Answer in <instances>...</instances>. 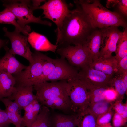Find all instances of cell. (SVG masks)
<instances>
[{
	"instance_id": "cell-1",
	"label": "cell",
	"mask_w": 127,
	"mask_h": 127,
	"mask_svg": "<svg viewBox=\"0 0 127 127\" xmlns=\"http://www.w3.org/2000/svg\"><path fill=\"white\" fill-rule=\"evenodd\" d=\"M95 28L82 10L77 6L64 20L56 45H82Z\"/></svg>"
},
{
	"instance_id": "cell-2",
	"label": "cell",
	"mask_w": 127,
	"mask_h": 127,
	"mask_svg": "<svg viewBox=\"0 0 127 127\" xmlns=\"http://www.w3.org/2000/svg\"><path fill=\"white\" fill-rule=\"evenodd\" d=\"M74 2L95 28L100 29L111 26L127 28L124 17L118 12L108 10L103 6L99 0H79Z\"/></svg>"
},
{
	"instance_id": "cell-3",
	"label": "cell",
	"mask_w": 127,
	"mask_h": 127,
	"mask_svg": "<svg viewBox=\"0 0 127 127\" xmlns=\"http://www.w3.org/2000/svg\"><path fill=\"white\" fill-rule=\"evenodd\" d=\"M3 6L11 11L15 15L17 22L23 28L31 29L29 23H33L51 26L52 23L41 20V16L36 17L33 14L30 1L26 0H8L4 1Z\"/></svg>"
},
{
	"instance_id": "cell-4",
	"label": "cell",
	"mask_w": 127,
	"mask_h": 127,
	"mask_svg": "<svg viewBox=\"0 0 127 127\" xmlns=\"http://www.w3.org/2000/svg\"><path fill=\"white\" fill-rule=\"evenodd\" d=\"M44 55L36 51L32 53L33 62L24 71L12 75L16 80L15 86H33L36 84L42 74Z\"/></svg>"
},
{
	"instance_id": "cell-5",
	"label": "cell",
	"mask_w": 127,
	"mask_h": 127,
	"mask_svg": "<svg viewBox=\"0 0 127 127\" xmlns=\"http://www.w3.org/2000/svg\"><path fill=\"white\" fill-rule=\"evenodd\" d=\"M31 8L33 11L38 9L43 10L44 17L50 19L56 24L57 39L63 23L71 11L66 1L61 0H49L41 6L35 8L31 6Z\"/></svg>"
},
{
	"instance_id": "cell-6",
	"label": "cell",
	"mask_w": 127,
	"mask_h": 127,
	"mask_svg": "<svg viewBox=\"0 0 127 127\" xmlns=\"http://www.w3.org/2000/svg\"><path fill=\"white\" fill-rule=\"evenodd\" d=\"M69 85L68 95L73 113L79 115L88 107V90L79 79L67 81Z\"/></svg>"
},
{
	"instance_id": "cell-7",
	"label": "cell",
	"mask_w": 127,
	"mask_h": 127,
	"mask_svg": "<svg viewBox=\"0 0 127 127\" xmlns=\"http://www.w3.org/2000/svg\"><path fill=\"white\" fill-rule=\"evenodd\" d=\"M36 91L37 100L41 104L51 98L60 96H68L69 89L67 81H45L33 86Z\"/></svg>"
},
{
	"instance_id": "cell-8",
	"label": "cell",
	"mask_w": 127,
	"mask_h": 127,
	"mask_svg": "<svg viewBox=\"0 0 127 127\" xmlns=\"http://www.w3.org/2000/svg\"><path fill=\"white\" fill-rule=\"evenodd\" d=\"M56 51L61 57L67 60L70 65L79 70L92 62L82 45L62 46L58 47Z\"/></svg>"
},
{
	"instance_id": "cell-9",
	"label": "cell",
	"mask_w": 127,
	"mask_h": 127,
	"mask_svg": "<svg viewBox=\"0 0 127 127\" xmlns=\"http://www.w3.org/2000/svg\"><path fill=\"white\" fill-rule=\"evenodd\" d=\"M114 77L95 69L90 65L79 70L78 79L88 90L111 86Z\"/></svg>"
},
{
	"instance_id": "cell-10",
	"label": "cell",
	"mask_w": 127,
	"mask_h": 127,
	"mask_svg": "<svg viewBox=\"0 0 127 127\" xmlns=\"http://www.w3.org/2000/svg\"><path fill=\"white\" fill-rule=\"evenodd\" d=\"M5 32V36L9 39L11 45L9 51L14 55H19L28 60L30 64L33 62L32 53L28 43V36L21 35L20 32L15 29L13 32L8 30L5 27L3 28Z\"/></svg>"
},
{
	"instance_id": "cell-11",
	"label": "cell",
	"mask_w": 127,
	"mask_h": 127,
	"mask_svg": "<svg viewBox=\"0 0 127 127\" xmlns=\"http://www.w3.org/2000/svg\"><path fill=\"white\" fill-rule=\"evenodd\" d=\"M118 27L111 26L100 29L101 33V44L99 57H110L115 52L117 42L123 32Z\"/></svg>"
},
{
	"instance_id": "cell-12",
	"label": "cell",
	"mask_w": 127,
	"mask_h": 127,
	"mask_svg": "<svg viewBox=\"0 0 127 127\" xmlns=\"http://www.w3.org/2000/svg\"><path fill=\"white\" fill-rule=\"evenodd\" d=\"M78 72L77 68L70 65L65 59L61 57L59 58L53 71L44 82L78 79Z\"/></svg>"
},
{
	"instance_id": "cell-13",
	"label": "cell",
	"mask_w": 127,
	"mask_h": 127,
	"mask_svg": "<svg viewBox=\"0 0 127 127\" xmlns=\"http://www.w3.org/2000/svg\"><path fill=\"white\" fill-rule=\"evenodd\" d=\"M6 53L0 59V72H4L12 75L17 74L26 68L24 65L15 58L9 51L6 46L4 47Z\"/></svg>"
},
{
	"instance_id": "cell-14",
	"label": "cell",
	"mask_w": 127,
	"mask_h": 127,
	"mask_svg": "<svg viewBox=\"0 0 127 127\" xmlns=\"http://www.w3.org/2000/svg\"><path fill=\"white\" fill-rule=\"evenodd\" d=\"M33 90L32 86H15L11 95L7 98L16 102L21 110L36 99Z\"/></svg>"
},
{
	"instance_id": "cell-15",
	"label": "cell",
	"mask_w": 127,
	"mask_h": 127,
	"mask_svg": "<svg viewBox=\"0 0 127 127\" xmlns=\"http://www.w3.org/2000/svg\"><path fill=\"white\" fill-rule=\"evenodd\" d=\"M101 44V32L97 28L91 33L82 45L92 62L99 57Z\"/></svg>"
},
{
	"instance_id": "cell-16",
	"label": "cell",
	"mask_w": 127,
	"mask_h": 127,
	"mask_svg": "<svg viewBox=\"0 0 127 127\" xmlns=\"http://www.w3.org/2000/svg\"><path fill=\"white\" fill-rule=\"evenodd\" d=\"M28 42L36 51H51L55 53L58 45L52 44L44 35L33 31L28 36Z\"/></svg>"
},
{
	"instance_id": "cell-17",
	"label": "cell",
	"mask_w": 127,
	"mask_h": 127,
	"mask_svg": "<svg viewBox=\"0 0 127 127\" xmlns=\"http://www.w3.org/2000/svg\"><path fill=\"white\" fill-rule=\"evenodd\" d=\"M118 62L115 56L107 58L99 57L90 65L93 68L113 77L117 70Z\"/></svg>"
},
{
	"instance_id": "cell-18",
	"label": "cell",
	"mask_w": 127,
	"mask_h": 127,
	"mask_svg": "<svg viewBox=\"0 0 127 127\" xmlns=\"http://www.w3.org/2000/svg\"><path fill=\"white\" fill-rule=\"evenodd\" d=\"M78 114H65L58 113H51V127H76L78 123Z\"/></svg>"
},
{
	"instance_id": "cell-19",
	"label": "cell",
	"mask_w": 127,
	"mask_h": 127,
	"mask_svg": "<svg viewBox=\"0 0 127 127\" xmlns=\"http://www.w3.org/2000/svg\"><path fill=\"white\" fill-rule=\"evenodd\" d=\"M16 83L15 79L12 75L0 72V100L11 95Z\"/></svg>"
},
{
	"instance_id": "cell-20",
	"label": "cell",
	"mask_w": 127,
	"mask_h": 127,
	"mask_svg": "<svg viewBox=\"0 0 127 127\" xmlns=\"http://www.w3.org/2000/svg\"><path fill=\"white\" fill-rule=\"evenodd\" d=\"M41 104L52 109H58L65 112H72L71 103L68 96L53 97L44 101Z\"/></svg>"
},
{
	"instance_id": "cell-21",
	"label": "cell",
	"mask_w": 127,
	"mask_h": 127,
	"mask_svg": "<svg viewBox=\"0 0 127 127\" xmlns=\"http://www.w3.org/2000/svg\"><path fill=\"white\" fill-rule=\"evenodd\" d=\"M16 18L13 14L9 9L5 8L0 12V24H6L12 25L15 27V29L22 32L25 35L28 36L30 32L31 29L23 28L16 21Z\"/></svg>"
},
{
	"instance_id": "cell-22",
	"label": "cell",
	"mask_w": 127,
	"mask_h": 127,
	"mask_svg": "<svg viewBox=\"0 0 127 127\" xmlns=\"http://www.w3.org/2000/svg\"><path fill=\"white\" fill-rule=\"evenodd\" d=\"M51 113L49 108L42 106L35 120L30 127H51Z\"/></svg>"
},
{
	"instance_id": "cell-23",
	"label": "cell",
	"mask_w": 127,
	"mask_h": 127,
	"mask_svg": "<svg viewBox=\"0 0 127 127\" xmlns=\"http://www.w3.org/2000/svg\"><path fill=\"white\" fill-rule=\"evenodd\" d=\"M112 102L103 100L89 104L85 111L97 118L99 116L107 112L111 107Z\"/></svg>"
},
{
	"instance_id": "cell-24",
	"label": "cell",
	"mask_w": 127,
	"mask_h": 127,
	"mask_svg": "<svg viewBox=\"0 0 127 127\" xmlns=\"http://www.w3.org/2000/svg\"><path fill=\"white\" fill-rule=\"evenodd\" d=\"M59 58L53 59L44 55L42 74L35 84L44 81L45 79L53 70Z\"/></svg>"
},
{
	"instance_id": "cell-25",
	"label": "cell",
	"mask_w": 127,
	"mask_h": 127,
	"mask_svg": "<svg viewBox=\"0 0 127 127\" xmlns=\"http://www.w3.org/2000/svg\"><path fill=\"white\" fill-rule=\"evenodd\" d=\"M115 57L118 62L127 56V28L124 29L117 42Z\"/></svg>"
},
{
	"instance_id": "cell-26",
	"label": "cell",
	"mask_w": 127,
	"mask_h": 127,
	"mask_svg": "<svg viewBox=\"0 0 127 127\" xmlns=\"http://www.w3.org/2000/svg\"><path fill=\"white\" fill-rule=\"evenodd\" d=\"M96 118L84 111L78 115L77 127H99L96 123Z\"/></svg>"
},
{
	"instance_id": "cell-27",
	"label": "cell",
	"mask_w": 127,
	"mask_h": 127,
	"mask_svg": "<svg viewBox=\"0 0 127 127\" xmlns=\"http://www.w3.org/2000/svg\"><path fill=\"white\" fill-rule=\"evenodd\" d=\"M111 85L114 88L117 94V97L116 101H122L125 94H127V88L121 77L116 75L114 77L111 81Z\"/></svg>"
},
{
	"instance_id": "cell-28",
	"label": "cell",
	"mask_w": 127,
	"mask_h": 127,
	"mask_svg": "<svg viewBox=\"0 0 127 127\" xmlns=\"http://www.w3.org/2000/svg\"><path fill=\"white\" fill-rule=\"evenodd\" d=\"M110 87L111 86H107L88 90L89 104L105 100L104 97L105 91Z\"/></svg>"
},
{
	"instance_id": "cell-29",
	"label": "cell",
	"mask_w": 127,
	"mask_h": 127,
	"mask_svg": "<svg viewBox=\"0 0 127 127\" xmlns=\"http://www.w3.org/2000/svg\"><path fill=\"white\" fill-rule=\"evenodd\" d=\"M40 109L38 106L34 105L32 111L25 112L22 118V126L30 127L35 120Z\"/></svg>"
},
{
	"instance_id": "cell-30",
	"label": "cell",
	"mask_w": 127,
	"mask_h": 127,
	"mask_svg": "<svg viewBox=\"0 0 127 127\" xmlns=\"http://www.w3.org/2000/svg\"><path fill=\"white\" fill-rule=\"evenodd\" d=\"M112 108L115 112L119 114L126 122L127 121V103H122V101H116L113 103Z\"/></svg>"
},
{
	"instance_id": "cell-31",
	"label": "cell",
	"mask_w": 127,
	"mask_h": 127,
	"mask_svg": "<svg viewBox=\"0 0 127 127\" xmlns=\"http://www.w3.org/2000/svg\"><path fill=\"white\" fill-rule=\"evenodd\" d=\"M115 112L112 106L107 112L98 116L96 120L98 126L100 127L109 123Z\"/></svg>"
},
{
	"instance_id": "cell-32",
	"label": "cell",
	"mask_w": 127,
	"mask_h": 127,
	"mask_svg": "<svg viewBox=\"0 0 127 127\" xmlns=\"http://www.w3.org/2000/svg\"><path fill=\"white\" fill-rule=\"evenodd\" d=\"M0 101L4 104L6 108L5 110L6 111L12 113H19V111L21 109L19 105L15 101H12L7 98H2Z\"/></svg>"
},
{
	"instance_id": "cell-33",
	"label": "cell",
	"mask_w": 127,
	"mask_h": 127,
	"mask_svg": "<svg viewBox=\"0 0 127 127\" xmlns=\"http://www.w3.org/2000/svg\"><path fill=\"white\" fill-rule=\"evenodd\" d=\"M6 111L11 123H12L15 127H23L22 126V118L19 113Z\"/></svg>"
},
{
	"instance_id": "cell-34",
	"label": "cell",
	"mask_w": 127,
	"mask_h": 127,
	"mask_svg": "<svg viewBox=\"0 0 127 127\" xmlns=\"http://www.w3.org/2000/svg\"><path fill=\"white\" fill-rule=\"evenodd\" d=\"M104 99L108 102L115 101L117 97V93L113 87H110L105 90L104 94Z\"/></svg>"
},
{
	"instance_id": "cell-35",
	"label": "cell",
	"mask_w": 127,
	"mask_h": 127,
	"mask_svg": "<svg viewBox=\"0 0 127 127\" xmlns=\"http://www.w3.org/2000/svg\"><path fill=\"white\" fill-rule=\"evenodd\" d=\"M126 73H127V56L118 62L117 70L115 75L120 76Z\"/></svg>"
},
{
	"instance_id": "cell-36",
	"label": "cell",
	"mask_w": 127,
	"mask_h": 127,
	"mask_svg": "<svg viewBox=\"0 0 127 127\" xmlns=\"http://www.w3.org/2000/svg\"><path fill=\"white\" fill-rule=\"evenodd\" d=\"M115 6H117L119 13L124 17L127 16V0H118Z\"/></svg>"
},
{
	"instance_id": "cell-37",
	"label": "cell",
	"mask_w": 127,
	"mask_h": 127,
	"mask_svg": "<svg viewBox=\"0 0 127 127\" xmlns=\"http://www.w3.org/2000/svg\"><path fill=\"white\" fill-rule=\"evenodd\" d=\"M112 118L113 124L114 127H121L126 125L127 122L120 115L115 112Z\"/></svg>"
},
{
	"instance_id": "cell-38",
	"label": "cell",
	"mask_w": 127,
	"mask_h": 127,
	"mask_svg": "<svg viewBox=\"0 0 127 127\" xmlns=\"http://www.w3.org/2000/svg\"><path fill=\"white\" fill-rule=\"evenodd\" d=\"M11 124L5 110L0 111V127H7Z\"/></svg>"
},
{
	"instance_id": "cell-39",
	"label": "cell",
	"mask_w": 127,
	"mask_h": 127,
	"mask_svg": "<svg viewBox=\"0 0 127 127\" xmlns=\"http://www.w3.org/2000/svg\"><path fill=\"white\" fill-rule=\"evenodd\" d=\"M118 0H107L106 2V7L107 8H111L115 6Z\"/></svg>"
},
{
	"instance_id": "cell-40",
	"label": "cell",
	"mask_w": 127,
	"mask_h": 127,
	"mask_svg": "<svg viewBox=\"0 0 127 127\" xmlns=\"http://www.w3.org/2000/svg\"><path fill=\"white\" fill-rule=\"evenodd\" d=\"M45 1V0H33V5L32 6L34 8L37 7L39 6L41 2Z\"/></svg>"
},
{
	"instance_id": "cell-41",
	"label": "cell",
	"mask_w": 127,
	"mask_h": 127,
	"mask_svg": "<svg viewBox=\"0 0 127 127\" xmlns=\"http://www.w3.org/2000/svg\"><path fill=\"white\" fill-rule=\"evenodd\" d=\"M119 76L123 81L126 87L127 88V73Z\"/></svg>"
},
{
	"instance_id": "cell-42",
	"label": "cell",
	"mask_w": 127,
	"mask_h": 127,
	"mask_svg": "<svg viewBox=\"0 0 127 127\" xmlns=\"http://www.w3.org/2000/svg\"><path fill=\"white\" fill-rule=\"evenodd\" d=\"M8 41L6 40H4L0 39V49L3 47L6 46Z\"/></svg>"
},
{
	"instance_id": "cell-43",
	"label": "cell",
	"mask_w": 127,
	"mask_h": 127,
	"mask_svg": "<svg viewBox=\"0 0 127 127\" xmlns=\"http://www.w3.org/2000/svg\"><path fill=\"white\" fill-rule=\"evenodd\" d=\"M100 127H113L111 126V123L109 122Z\"/></svg>"
},
{
	"instance_id": "cell-44",
	"label": "cell",
	"mask_w": 127,
	"mask_h": 127,
	"mask_svg": "<svg viewBox=\"0 0 127 127\" xmlns=\"http://www.w3.org/2000/svg\"><path fill=\"white\" fill-rule=\"evenodd\" d=\"M123 127H127V125H126L125 126H123Z\"/></svg>"
},
{
	"instance_id": "cell-45",
	"label": "cell",
	"mask_w": 127,
	"mask_h": 127,
	"mask_svg": "<svg viewBox=\"0 0 127 127\" xmlns=\"http://www.w3.org/2000/svg\"><path fill=\"white\" fill-rule=\"evenodd\" d=\"M2 110L0 108V111Z\"/></svg>"
}]
</instances>
